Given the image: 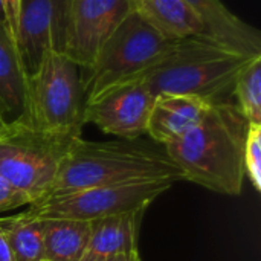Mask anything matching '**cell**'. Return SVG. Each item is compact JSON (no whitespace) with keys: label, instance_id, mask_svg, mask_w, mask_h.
I'll return each instance as SVG.
<instances>
[{"label":"cell","instance_id":"cell-17","mask_svg":"<svg viewBox=\"0 0 261 261\" xmlns=\"http://www.w3.org/2000/svg\"><path fill=\"white\" fill-rule=\"evenodd\" d=\"M12 261H44L41 219L28 211L0 219Z\"/></svg>","mask_w":261,"mask_h":261},{"label":"cell","instance_id":"cell-25","mask_svg":"<svg viewBox=\"0 0 261 261\" xmlns=\"http://www.w3.org/2000/svg\"><path fill=\"white\" fill-rule=\"evenodd\" d=\"M5 125H6V121L3 119V116H2V113H0V133L3 132V128H5Z\"/></svg>","mask_w":261,"mask_h":261},{"label":"cell","instance_id":"cell-13","mask_svg":"<svg viewBox=\"0 0 261 261\" xmlns=\"http://www.w3.org/2000/svg\"><path fill=\"white\" fill-rule=\"evenodd\" d=\"M205 20L208 34L246 55H261L260 31L232 14L220 0H185Z\"/></svg>","mask_w":261,"mask_h":261},{"label":"cell","instance_id":"cell-14","mask_svg":"<svg viewBox=\"0 0 261 261\" xmlns=\"http://www.w3.org/2000/svg\"><path fill=\"white\" fill-rule=\"evenodd\" d=\"M144 211H132L90 222V236L81 261H99L107 257L138 251V226Z\"/></svg>","mask_w":261,"mask_h":261},{"label":"cell","instance_id":"cell-10","mask_svg":"<svg viewBox=\"0 0 261 261\" xmlns=\"http://www.w3.org/2000/svg\"><path fill=\"white\" fill-rule=\"evenodd\" d=\"M70 0H21L17 46L28 73L49 50L64 52Z\"/></svg>","mask_w":261,"mask_h":261},{"label":"cell","instance_id":"cell-11","mask_svg":"<svg viewBox=\"0 0 261 261\" xmlns=\"http://www.w3.org/2000/svg\"><path fill=\"white\" fill-rule=\"evenodd\" d=\"M210 107V102L190 95H158L150 112L147 135L164 147L176 142L203 119Z\"/></svg>","mask_w":261,"mask_h":261},{"label":"cell","instance_id":"cell-7","mask_svg":"<svg viewBox=\"0 0 261 261\" xmlns=\"http://www.w3.org/2000/svg\"><path fill=\"white\" fill-rule=\"evenodd\" d=\"M173 184L171 180H154L57 193L31 203L26 211L37 219L92 222L124 213L145 211Z\"/></svg>","mask_w":261,"mask_h":261},{"label":"cell","instance_id":"cell-16","mask_svg":"<svg viewBox=\"0 0 261 261\" xmlns=\"http://www.w3.org/2000/svg\"><path fill=\"white\" fill-rule=\"evenodd\" d=\"M44 261H81L90 236V222L41 219Z\"/></svg>","mask_w":261,"mask_h":261},{"label":"cell","instance_id":"cell-6","mask_svg":"<svg viewBox=\"0 0 261 261\" xmlns=\"http://www.w3.org/2000/svg\"><path fill=\"white\" fill-rule=\"evenodd\" d=\"M76 138L40 132L21 121L8 122L0 133V176L34 203L47 196Z\"/></svg>","mask_w":261,"mask_h":261},{"label":"cell","instance_id":"cell-23","mask_svg":"<svg viewBox=\"0 0 261 261\" xmlns=\"http://www.w3.org/2000/svg\"><path fill=\"white\" fill-rule=\"evenodd\" d=\"M99 261H141V257H139V251H132V252H125V254L107 257V258H102Z\"/></svg>","mask_w":261,"mask_h":261},{"label":"cell","instance_id":"cell-1","mask_svg":"<svg viewBox=\"0 0 261 261\" xmlns=\"http://www.w3.org/2000/svg\"><path fill=\"white\" fill-rule=\"evenodd\" d=\"M249 122L236 102L211 104L203 119L185 136L165 145L182 180L206 190L240 196L245 182V144Z\"/></svg>","mask_w":261,"mask_h":261},{"label":"cell","instance_id":"cell-3","mask_svg":"<svg viewBox=\"0 0 261 261\" xmlns=\"http://www.w3.org/2000/svg\"><path fill=\"white\" fill-rule=\"evenodd\" d=\"M182 180L165 151L138 141L89 142L76 138L47 196L93 187Z\"/></svg>","mask_w":261,"mask_h":261},{"label":"cell","instance_id":"cell-18","mask_svg":"<svg viewBox=\"0 0 261 261\" xmlns=\"http://www.w3.org/2000/svg\"><path fill=\"white\" fill-rule=\"evenodd\" d=\"M234 98L248 122L261 125V55L254 57L240 70L234 86Z\"/></svg>","mask_w":261,"mask_h":261},{"label":"cell","instance_id":"cell-5","mask_svg":"<svg viewBox=\"0 0 261 261\" xmlns=\"http://www.w3.org/2000/svg\"><path fill=\"white\" fill-rule=\"evenodd\" d=\"M84 106L80 67L64 54L49 50L28 73L24 109L17 121L46 133L81 136Z\"/></svg>","mask_w":261,"mask_h":261},{"label":"cell","instance_id":"cell-22","mask_svg":"<svg viewBox=\"0 0 261 261\" xmlns=\"http://www.w3.org/2000/svg\"><path fill=\"white\" fill-rule=\"evenodd\" d=\"M0 261H12L11 251H9V246H8V242H6L2 226H0Z\"/></svg>","mask_w":261,"mask_h":261},{"label":"cell","instance_id":"cell-21","mask_svg":"<svg viewBox=\"0 0 261 261\" xmlns=\"http://www.w3.org/2000/svg\"><path fill=\"white\" fill-rule=\"evenodd\" d=\"M2 3H3V9H5L8 31H9L12 40L17 43V29H18V15H20L21 0H2Z\"/></svg>","mask_w":261,"mask_h":261},{"label":"cell","instance_id":"cell-15","mask_svg":"<svg viewBox=\"0 0 261 261\" xmlns=\"http://www.w3.org/2000/svg\"><path fill=\"white\" fill-rule=\"evenodd\" d=\"M28 72L8 26L0 23V113L8 122L17 121L24 109Z\"/></svg>","mask_w":261,"mask_h":261},{"label":"cell","instance_id":"cell-9","mask_svg":"<svg viewBox=\"0 0 261 261\" xmlns=\"http://www.w3.org/2000/svg\"><path fill=\"white\" fill-rule=\"evenodd\" d=\"M154 95L144 78L125 83L84 106V124L96 125L102 133L125 141H136L147 135V124Z\"/></svg>","mask_w":261,"mask_h":261},{"label":"cell","instance_id":"cell-20","mask_svg":"<svg viewBox=\"0 0 261 261\" xmlns=\"http://www.w3.org/2000/svg\"><path fill=\"white\" fill-rule=\"evenodd\" d=\"M32 199L14 187L9 180H6L3 176H0V213L12 211L24 205H31Z\"/></svg>","mask_w":261,"mask_h":261},{"label":"cell","instance_id":"cell-4","mask_svg":"<svg viewBox=\"0 0 261 261\" xmlns=\"http://www.w3.org/2000/svg\"><path fill=\"white\" fill-rule=\"evenodd\" d=\"M173 41L161 37L133 11L101 47L95 61L80 69L86 104L112 89L141 80L171 49Z\"/></svg>","mask_w":261,"mask_h":261},{"label":"cell","instance_id":"cell-2","mask_svg":"<svg viewBox=\"0 0 261 261\" xmlns=\"http://www.w3.org/2000/svg\"><path fill=\"white\" fill-rule=\"evenodd\" d=\"M254 57L208 34L176 40L167 55L144 76L154 96L190 95L210 104L228 102L240 70Z\"/></svg>","mask_w":261,"mask_h":261},{"label":"cell","instance_id":"cell-8","mask_svg":"<svg viewBox=\"0 0 261 261\" xmlns=\"http://www.w3.org/2000/svg\"><path fill=\"white\" fill-rule=\"evenodd\" d=\"M132 11L130 0H70L63 54L80 69L89 67Z\"/></svg>","mask_w":261,"mask_h":261},{"label":"cell","instance_id":"cell-19","mask_svg":"<svg viewBox=\"0 0 261 261\" xmlns=\"http://www.w3.org/2000/svg\"><path fill=\"white\" fill-rule=\"evenodd\" d=\"M245 176L255 191H261V125L249 124L245 144Z\"/></svg>","mask_w":261,"mask_h":261},{"label":"cell","instance_id":"cell-12","mask_svg":"<svg viewBox=\"0 0 261 261\" xmlns=\"http://www.w3.org/2000/svg\"><path fill=\"white\" fill-rule=\"evenodd\" d=\"M132 9L151 29L170 41L208 34L200 14L185 0H130ZM210 35V34H208Z\"/></svg>","mask_w":261,"mask_h":261},{"label":"cell","instance_id":"cell-24","mask_svg":"<svg viewBox=\"0 0 261 261\" xmlns=\"http://www.w3.org/2000/svg\"><path fill=\"white\" fill-rule=\"evenodd\" d=\"M0 23H5L6 24V17H5V9H3L2 0H0Z\"/></svg>","mask_w":261,"mask_h":261}]
</instances>
